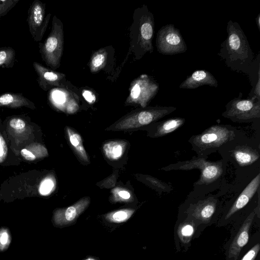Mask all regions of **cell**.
Listing matches in <instances>:
<instances>
[{"instance_id": "6da1fadb", "label": "cell", "mask_w": 260, "mask_h": 260, "mask_svg": "<svg viewBox=\"0 0 260 260\" xmlns=\"http://www.w3.org/2000/svg\"><path fill=\"white\" fill-rule=\"evenodd\" d=\"M226 31L218 55L232 70L250 74L255 60L245 33L238 22L231 20L227 23Z\"/></svg>"}, {"instance_id": "7a4b0ae2", "label": "cell", "mask_w": 260, "mask_h": 260, "mask_svg": "<svg viewBox=\"0 0 260 260\" xmlns=\"http://www.w3.org/2000/svg\"><path fill=\"white\" fill-rule=\"evenodd\" d=\"M63 48L62 24L55 16L52 19L51 31L39 49L43 60L53 69L60 66Z\"/></svg>"}, {"instance_id": "3957f363", "label": "cell", "mask_w": 260, "mask_h": 260, "mask_svg": "<svg viewBox=\"0 0 260 260\" xmlns=\"http://www.w3.org/2000/svg\"><path fill=\"white\" fill-rule=\"evenodd\" d=\"M176 109V108L172 106L148 107L125 117L109 129L118 131L138 128L156 121Z\"/></svg>"}, {"instance_id": "277c9868", "label": "cell", "mask_w": 260, "mask_h": 260, "mask_svg": "<svg viewBox=\"0 0 260 260\" xmlns=\"http://www.w3.org/2000/svg\"><path fill=\"white\" fill-rule=\"evenodd\" d=\"M239 96L230 101L225 106V111L222 113L225 117L236 121H244L256 119L260 117V100L251 96L246 99Z\"/></svg>"}, {"instance_id": "5b68a950", "label": "cell", "mask_w": 260, "mask_h": 260, "mask_svg": "<svg viewBox=\"0 0 260 260\" xmlns=\"http://www.w3.org/2000/svg\"><path fill=\"white\" fill-rule=\"evenodd\" d=\"M158 52L164 55H174L184 53L187 47L179 29L173 24L162 26L158 31L156 39Z\"/></svg>"}, {"instance_id": "8992f818", "label": "cell", "mask_w": 260, "mask_h": 260, "mask_svg": "<svg viewBox=\"0 0 260 260\" xmlns=\"http://www.w3.org/2000/svg\"><path fill=\"white\" fill-rule=\"evenodd\" d=\"M158 90L159 84L152 77L146 74L141 75L131 83L126 103L145 108Z\"/></svg>"}, {"instance_id": "52a82bcc", "label": "cell", "mask_w": 260, "mask_h": 260, "mask_svg": "<svg viewBox=\"0 0 260 260\" xmlns=\"http://www.w3.org/2000/svg\"><path fill=\"white\" fill-rule=\"evenodd\" d=\"M198 169L201 171L200 179L196 183L197 185L209 184L215 181L222 174V164L220 162H211L204 158H199L179 162L175 167L167 170H189Z\"/></svg>"}, {"instance_id": "ba28073f", "label": "cell", "mask_w": 260, "mask_h": 260, "mask_svg": "<svg viewBox=\"0 0 260 260\" xmlns=\"http://www.w3.org/2000/svg\"><path fill=\"white\" fill-rule=\"evenodd\" d=\"M233 131L221 125H214L194 136L192 143L202 150L217 148L235 137Z\"/></svg>"}, {"instance_id": "9c48e42d", "label": "cell", "mask_w": 260, "mask_h": 260, "mask_svg": "<svg viewBox=\"0 0 260 260\" xmlns=\"http://www.w3.org/2000/svg\"><path fill=\"white\" fill-rule=\"evenodd\" d=\"M45 15V4L35 0L28 10L27 21L29 32L35 41H41L46 30L51 14Z\"/></svg>"}, {"instance_id": "30bf717a", "label": "cell", "mask_w": 260, "mask_h": 260, "mask_svg": "<svg viewBox=\"0 0 260 260\" xmlns=\"http://www.w3.org/2000/svg\"><path fill=\"white\" fill-rule=\"evenodd\" d=\"M140 19L139 43L143 54L153 50L152 39L154 32V20L153 14L145 7Z\"/></svg>"}, {"instance_id": "8fae6325", "label": "cell", "mask_w": 260, "mask_h": 260, "mask_svg": "<svg viewBox=\"0 0 260 260\" xmlns=\"http://www.w3.org/2000/svg\"><path fill=\"white\" fill-rule=\"evenodd\" d=\"M90 201V198L86 197L69 207L57 209L54 213V223L58 226H67L72 224L87 208Z\"/></svg>"}, {"instance_id": "7c38bea8", "label": "cell", "mask_w": 260, "mask_h": 260, "mask_svg": "<svg viewBox=\"0 0 260 260\" xmlns=\"http://www.w3.org/2000/svg\"><path fill=\"white\" fill-rule=\"evenodd\" d=\"M33 67L38 76L39 85L45 91L52 87L59 86L65 77L63 74L48 69L39 62H34Z\"/></svg>"}, {"instance_id": "4fadbf2b", "label": "cell", "mask_w": 260, "mask_h": 260, "mask_svg": "<svg viewBox=\"0 0 260 260\" xmlns=\"http://www.w3.org/2000/svg\"><path fill=\"white\" fill-rule=\"evenodd\" d=\"M254 216V212H251L241 225L238 232L233 239L229 249L228 256L236 260L242 248L249 240L250 228Z\"/></svg>"}, {"instance_id": "5bb4252c", "label": "cell", "mask_w": 260, "mask_h": 260, "mask_svg": "<svg viewBox=\"0 0 260 260\" xmlns=\"http://www.w3.org/2000/svg\"><path fill=\"white\" fill-rule=\"evenodd\" d=\"M208 85L217 87L218 82L215 77L209 71L199 70L188 76L179 85L180 89H193L200 86Z\"/></svg>"}, {"instance_id": "9a60e30c", "label": "cell", "mask_w": 260, "mask_h": 260, "mask_svg": "<svg viewBox=\"0 0 260 260\" xmlns=\"http://www.w3.org/2000/svg\"><path fill=\"white\" fill-rule=\"evenodd\" d=\"M260 183V174H258L246 186L228 212L225 219H228L234 213L244 207L257 191Z\"/></svg>"}, {"instance_id": "2e32d148", "label": "cell", "mask_w": 260, "mask_h": 260, "mask_svg": "<svg viewBox=\"0 0 260 260\" xmlns=\"http://www.w3.org/2000/svg\"><path fill=\"white\" fill-rule=\"evenodd\" d=\"M216 201L209 198L198 202L191 210V214L196 218L207 221L212 216L216 209Z\"/></svg>"}, {"instance_id": "e0dca14e", "label": "cell", "mask_w": 260, "mask_h": 260, "mask_svg": "<svg viewBox=\"0 0 260 260\" xmlns=\"http://www.w3.org/2000/svg\"><path fill=\"white\" fill-rule=\"evenodd\" d=\"M127 143L124 141H110L103 146L105 155L109 159H119L123 154Z\"/></svg>"}, {"instance_id": "ac0fdd59", "label": "cell", "mask_w": 260, "mask_h": 260, "mask_svg": "<svg viewBox=\"0 0 260 260\" xmlns=\"http://www.w3.org/2000/svg\"><path fill=\"white\" fill-rule=\"evenodd\" d=\"M233 155L236 161L241 166L250 165L259 158L257 152L245 147L237 148L234 151Z\"/></svg>"}, {"instance_id": "d6986e66", "label": "cell", "mask_w": 260, "mask_h": 260, "mask_svg": "<svg viewBox=\"0 0 260 260\" xmlns=\"http://www.w3.org/2000/svg\"><path fill=\"white\" fill-rule=\"evenodd\" d=\"M33 105L22 93H6L0 95V106L17 107Z\"/></svg>"}, {"instance_id": "ffe728a7", "label": "cell", "mask_w": 260, "mask_h": 260, "mask_svg": "<svg viewBox=\"0 0 260 260\" xmlns=\"http://www.w3.org/2000/svg\"><path fill=\"white\" fill-rule=\"evenodd\" d=\"M69 142L80 158L85 162H89L88 156L84 148L80 135L71 127L66 128Z\"/></svg>"}, {"instance_id": "44dd1931", "label": "cell", "mask_w": 260, "mask_h": 260, "mask_svg": "<svg viewBox=\"0 0 260 260\" xmlns=\"http://www.w3.org/2000/svg\"><path fill=\"white\" fill-rule=\"evenodd\" d=\"M185 122V119L180 117L171 118L160 122L157 127L154 134L155 137H160L174 131Z\"/></svg>"}, {"instance_id": "7402d4cb", "label": "cell", "mask_w": 260, "mask_h": 260, "mask_svg": "<svg viewBox=\"0 0 260 260\" xmlns=\"http://www.w3.org/2000/svg\"><path fill=\"white\" fill-rule=\"evenodd\" d=\"M134 212L135 210L134 209H122L107 213L105 215V218L106 220L110 222L122 223L127 220Z\"/></svg>"}, {"instance_id": "603a6c76", "label": "cell", "mask_w": 260, "mask_h": 260, "mask_svg": "<svg viewBox=\"0 0 260 260\" xmlns=\"http://www.w3.org/2000/svg\"><path fill=\"white\" fill-rule=\"evenodd\" d=\"M107 53L104 50L98 51L92 56L89 63L91 72H96L102 69L107 60Z\"/></svg>"}, {"instance_id": "cb8c5ba5", "label": "cell", "mask_w": 260, "mask_h": 260, "mask_svg": "<svg viewBox=\"0 0 260 260\" xmlns=\"http://www.w3.org/2000/svg\"><path fill=\"white\" fill-rule=\"evenodd\" d=\"M15 56V51L12 48H5L0 50V67H12Z\"/></svg>"}, {"instance_id": "d4e9b609", "label": "cell", "mask_w": 260, "mask_h": 260, "mask_svg": "<svg viewBox=\"0 0 260 260\" xmlns=\"http://www.w3.org/2000/svg\"><path fill=\"white\" fill-rule=\"evenodd\" d=\"M112 200L114 202H132V197L130 192L126 189L116 187L112 191Z\"/></svg>"}, {"instance_id": "484cf974", "label": "cell", "mask_w": 260, "mask_h": 260, "mask_svg": "<svg viewBox=\"0 0 260 260\" xmlns=\"http://www.w3.org/2000/svg\"><path fill=\"white\" fill-rule=\"evenodd\" d=\"M194 232L193 226L188 223H183L179 228V235L181 239L185 242L190 239Z\"/></svg>"}, {"instance_id": "4316f807", "label": "cell", "mask_w": 260, "mask_h": 260, "mask_svg": "<svg viewBox=\"0 0 260 260\" xmlns=\"http://www.w3.org/2000/svg\"><path fill=\"white\" fill-rule=\"evenodd\" d=\"M54 187V180L51 178H47L41 182L39 188V191L42 195H47L53 190Z\"/></svg>"}, {"instance_id": "83f0119b", "label": "cell", "mask_w": 260, "mask_h": 260, "mask_svg": "<svg viewBox=\"0 0 260 260\" xmlns=\"http://www.w3.org/2000/svg\"><path fill=\"white\" fill-rule=\"evenodd\" d=\"M19 0H0V18L6 15Z\"/></svg>"}, {"instance_id": "f1b7e54d", "label": "cell", "mask_w": 260, "mask_h": 260, "mask_svg": "<svg viewBox=\"0 0 260 260\" xmlns=\"http://www.w3.org/2000/svg\"><path fill=\"white\" fill-rule=\"evenodd\" d=\"M11 242L10 235L6 229L0 230V250L3 251L8 247Z\"/></svg>"}, {"instance_id": "f546056e", "label": "cell", "mask_w": 260, "mask_h": 260, "mask_svg": "<svg viewBox=\"0 0 260 260\" xmlns=\"http://www.w3.org/2000/svg\"><path fill=\"white\" fill-rule=\"evenodd\" d=\"M259 244H255L247 251L241 260H254L259 250Z\"/></svg>"}, {"instance_id": "4dcf8cb0", "label": "cell", "mask_w": 260, "mask_h": 260, "mask_svg": "<svg viewBox=\"0 0 260 260\" xmlns=\"http://www.w3.org/2000/svg\"><path fill=\"white\" fill-rule=\"evenodd\" d=\"M9 124L11 127L17 130L22 129L25 126V123L22 119L16 118L11 120Z\"/></svg>"}, {"instance_id": "1f68e13d", "label": "cell", "mask_w": 260, "mask_h": 260, "mask_svg": "<svg viewBox=\"0 0 260 260\" xmlns=\"http://www.w3.org/2000/svg\"><path fill=\"white\" fill-rule=\"evenodd\" d=\"M7 153V146L3 137L0 135V163L5 159Z\"/></svg>"}, {"instance_id": "d6a6232c", "label": "cell", "mask_w": 260, "mask_h": 260, "mask_svg": "<svg viewBox=\"0 0 260 260\" xmlns=\"http://www.w3.org/2000/svg\"><path fill=\"white\" fill-rule=\"evenodd\" d=\"M147 179L151 182L153 185L156 186L157 187L160 188L162 190L165 191L168 190V185L166 183L161 182L155 178L149 177H147Z\"/></svg>"}, {"instance_id": "836d02e7", "label": "cell", "mask_w": 260, "mask_h": 260, "mask_svg": "<svg viewBox=\"0 0 260 260\" xmlns=\"http://www.w3.org/2000/svg\"><path fill=\"white\" fill-rule=\"evenodd\" d=\"M20 152L21 155L27 160H34L36 158L32 152L26 149H22Z\"/></svg>"}, {"instance_id": "e575fe53", "label": "cell", "mask_w": 260, "mask_h": 260, "mask_svg": "<svg viewBox=\"0 0 260 260\" xmlns=\"http://www.w3.org/2000/svg\"><path fill=\"white\" fill-rule=\"evenodd\" d=\"M83 95L85 100L90 103H92L95 101V96L90 91L84 90L83 92Z\"/></svg>"}, {"instance_id": "d590c367", "label": "cell", "mask_w": 260, "mask_h": 260, "mask_svg": "<svg viewBox=\"0 0 260 260\" xmlns=\"http://www.w3.org/2000/svg\"><path fill=\"white\" fill-rule=\"evenodd\" d=\"M78 108V105L75 102H70L67 107V111L69 113H72L75 112Z\"/></svg>"}, {"instance_id": "8d00e7d4", "label": "cell", "mask_w": 260, "mask_h": 260, "mask_svg": "<svg viewBox=\"0 0 260 260\" xmlns=\"http://www.w3.org/2000/svg\"><path fill=\"white\" fill-rule=\"evenodd\" d=\"M259 20H260V14H259L258 15L257 18H256V21L257 22V26H258V28L259 29V28H260Z\"/></svg>"}, {"instance_id": "74e56055", "label": "cell", "mask_w": 260, "mask_h": 260, "mask_svg": "<svg viewBox=\"0 0 260 260\" xmlns=\"http://www.w3.org/2000/svg\"><path fill=\"white\" fill-rule=\"evenodd\" d=\"M84 260H98V259L95 258H93V257H89Z\"/></svg>"}]
</instances>
